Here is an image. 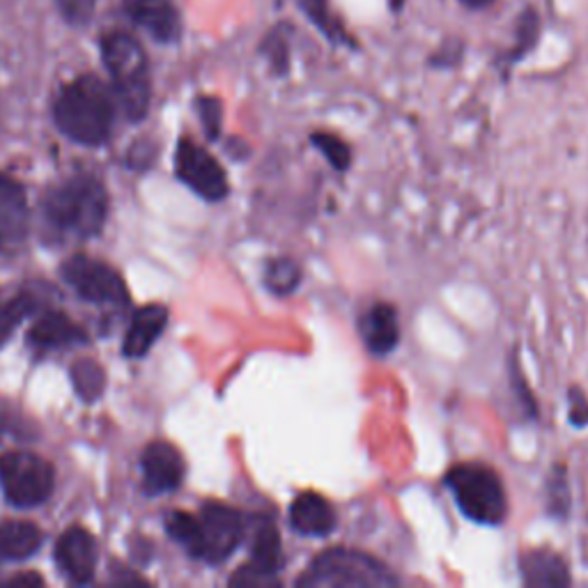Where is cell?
I'll return each instance as SVG.
<instances>
[{
    "label": "cell",
    "mask_w": 588,
    "mask_h": 588,
    "mask_svg": "<svg viewBox=\"0 0 588 588\" xmlns=\"http://www.w3.org/2000/svg\"><path fill=\"white\" fill-rule=\"evenodd\" d=\"M58 130L81 145L97 147L109 141L113 127V104L109 87L92 74L74 79L60 90L53 104Z\"/></svg>",
    "instance_id": "6da1fadb"
},
{
    "label": "cell",
    "mask_w": 588,
    "mask_h": 588,
    "mask_svg": "<svg viewBox=\"0 0 588 588\" xmlns=\"http://www.w3.org/2000/svg\"><path fill=\"white\" fill-rule=\"evenodd\" d=\"M106 209L109 196L92 175H74L44 198V219L60 237H95L106 221Z\"/></svg>",
    "instance_id": "7a4b0ae2"
},
{
    "label": "cell",
    "mask_w": 588,
    "mask_h": 588,
    "mask_svg": "<svg viewBox=\"0 0 588 588\" xmlns=\"http://www.w3.org/2000/svg\"><path fill=\"white\" fill-rule=\"evenodd\" d=\"M102 60L111 74L117 102L132 122L145 117L149 109V68L147 55L136 38L125 30H113L102 40Z\"/></svg>",
    "instance_id": "3957f363"
},
{
    "label": "cell",
    "mask_w": 588,
    "mask_h": 588,
    "mask_svg": "<svg viewBox=\"0 0 588 588\" xmlns=\"http://www.w3.org/2000/svg\"><path fill=\"white\" fill-rule=\"evenodd\" d=\"M446 485L460 513L483 526H499L508 517V499L499 474L478 462H462L446 474Z\"/></svg>",
    "instance_id": "277c9868"
},
{
    "label": "cell",
    "mask_w": 588,
    "mask_h": 588,
    "mask_svg": "<svg viewBox=\"0 0 588 588\" xmlns=\"http://www.w3.org/2000/svg\"><path fill=\"white\" fill-rule=\"evenodd\" d=\"M398 584L395 575L375 556L348 547H331L311 561L297 586L306 588H378Z\"/></svg>",
    "instance_id": "5b68a950"
},
{
    "label": "cell",
    "mask_w": 588,
    "mask_h": 588,
    "mask_svg": "<svg viewBox=\"0 0 588 588\" xmlns=\"http://www.w3.org/2000/svg\"><path fill=\"white\" fill-rule=\"evenodd\" d=\"M0 485L17 508H35L53 489V467L40 455L14 451L0 457Z\"/></svg>",
    "instance_id": "8992f818"
},
{
    "label": "cell",
    "mask_w": 588,
    "mask_h": 588,
    "mask_svg": "<svg viewBox=\"0 0 588 588\" xmlns=\"http://www.w3.org/2000/svg\"><path fill=\"white\" fill-rule=\"evenodd\" d=\"M200 545L196 559L205 564H224L241 545L246 534L244 515L226 504L209 502L203 506L200 515Z\"/></svg>",
    "instance_id": "52a82bcc"
},
{
    "label": "cell",
    "mask_w": 588,
    "mask_h": 588,
    "mask_svg": "<svg viewBox=\"0 0 588 588\" xmlns=\"http://www.w3.org/2000/svg\"><path fill=\"white\" fill-rule=\"evenodd\" d=\"M63 278L85 301L106 303V306L130 303V292L120 274L95 258L87 256L70 258L63 265Z\"/></svg>",
    "instance_id": "ba28073f"
},
{
    "label": "cell",
    "mask_w": 588,
    "mask_h": 588,
    "mask_svg": "<svg viewBox=\"0 0 588 588\" xmlns=\"http://www.w3.org/2000/svg\"><path fill=\"white\" fill-rule=\"evenodd\" d=\"M175 173L192 192L209 203L228 196V177L212 154L192 138H182L175 152Z\"/></svg>",
    "instance_id": "9c48e42d"
},
{
    "label": "cell",
    "mask_w": 588,
    "mask_h": 588,
    "mask_svg": "<svg viewBox=\"0 0 588 588\" xmlns=\"http://www.w3.org/2000/svg\"><path fill=\"white\" fill-rule=\"evenodd\" d=\"M283 545L278 529L269 519H260L254 529L251 561L230 579L239 586H267L276 584V575L283 568Z\"/></svg>",
    "instance_id": "30bf717a"
},
{
    "label": "cell",
    "mask_w": 588,
    "mask_h": 588,
    "mask_svg": "<svg viewBox=\"0 0 588 588\" xmlns=\"http://www.w3.org/2000/svg\"><path fill=\"white\" fill-rule=\"evenodd\" d=\"M125 14L162 44H175L182 38V17L173 0H122Z\"/></svg>",
    "instance_id": "8fae6325"
},
{
    "label": "cell",
    "mask_w": 588,
    "mask_h": 588,
    "mask_svg": "<svg viewBox=\"0 0 588 588\" xmlns=\"http://www.w3.org/2000/svg\"><path fill=\"white\" fill-rule=\"evenodd\" d=\"M55 561L74 584H87L97 568V543L81 526L65 532L55 545Z\"/></svg>",
    "instance_id": "7c38bea8"
},
{
    "label": "cell",
    "mask_w": 588,
    "mask_h": 588,
    "mask_svg": "<svg viewBox=\"0 0 588 588\" xmlns=\"http://www.w3.org/2000/svg\"><path fill=\"white\" fill-rule=\"evenodd\" d=\"M143 483L149 497L166 494L179 487L184 478V462L175 446L166 442H154L143 451L141 460Z\"/></svg>",
    "instance_id": "4fadbf2b"
},
{
    "label": "cell",
    "mask_w": 588,
    "mask_h": 588,
    "mask_svg": "<svg viewBox=\"0 0 588 588\" xmlns=\"http://www.w3.org/2000/svg\"><path fill=\"white\" fill-rule=\"evenodd\" d=\"M290 526L306 538H327L338 526L336 508L318 492H301L290 506Z\"/></svg>",
    "instance_id": "5bb4252c"
},
{
    "label": "cell",
    "mask_w": 588,
    "mask_h": 588,
    "mask_svg": "<svg viewBox=\"0 0 588 588\" xmlns=\"http://www.w3.org/2000/svg\"><path fill=\"white\" fill-rule=\"evenodd\" d=\"M359 333L365 348L373 354H391L400 343L398 311L386 301H375L373 306H368L359 318Z\"/></svg>",
    "instance_id": "9a60e30c"
},
{
    "label": "cell",
    "mask_w": 588,
    "mask_h": 588,
    "mask_svg": "<svg viewBox=\"0 0 588 588\" xmlns=\"http://www.w3.org/2000/svg\"><path fill=\"white\" fill-rule=\"evenodd\" d=\"M28 230V200L19 182L0 173V249L21 244Z\"/></svg>",
    "instance_id": "2e32d148"
},
{
    "label": "cell",
    "mask_w": 588,
    "mask_h": 588,
    "mask_svg": "<svg viewBox=\"0 0 588 588\" xmlns=\"http://www.w3.org/2000/svg\"><path fill=\"white\" fill-rule=\"evenodd\" d=\"M522 579L526 586H568L570 572L566 561L551 549H532L522 554Z\"/></svg>",
    "instance_id": "e0dca14e"
},
{
    "label": "cell",
    "mask_w": 588,
    "mask_h": 588,
    "mask_svg": "<svg viewBox=\"0 0 588 588\" xmlns=\"http://www.w3.org/2000/svg\"><path fill=\"white\" fill-rule=\"evenodd\" d=\"M168 311L164 306H147L134 316L132 327L125 338V354L138 359L149 352V348L157 343L162 331L166 329Z\"/></svg>",
    "instance_id": "ac0fdd59"
},
{
    "label": "cell",
    "mask_w": 588,
    "mask_h": 588,
    "mask_svg": "<svg viewBox=\"0 0 588 588\" xmlns=\"http://www.w3.org/2000/svg\"><path fill=\"white\" fill-rule=\"evenodd\" d=\"M28 340L38 348H70L85 343L87 333L63 313H47L30 329Z\"/></svg>",
    "instance_id": "d6986e66"
},
{
    "label": "cell",
    "mask_w": 588,
    "mask_h": 588,
    "mask_svg": "<svg viewBox=\"0 0 588 588\" xmlns=\"http://www.w3.org/2000/svg\"><path fill=\"white\" fill-rule=\"evenodd\" d=\"M42 547V532L30 522L0 524V564L30 559Z\"/></svg>",
    "instance_id": "ffe728a7"
},
{
    "label": "cell",
    "mask_w": 588,
    "mask_h": 588,
    "mask_svg": "<svg viewBox=\"0 0 588 588\" xmlns=\"http://www.w3.org/2000/svg\"><path fill=\"white\" fill-rule=\"evenodd\" d=\"M297 6L301 10V14L311 21L320 33L340 47H352L354 40L352 35L345 30L343 21H340L333 12H331V0H297Z\"/></svg>",
    "instance_id": "44dd1931"
},
{
    "label": "cell",
    "mask_w": 588,
    "mask_h": 588,
    "mask_svg": "<svg viewBox=\"0 0 588 588\" xmlns=\"http://www.w3.org/2000/svg\"><path fill=\"white\" fill-rule=\"evenodd\" d=\"M301 267L292 258H274L265 267V286L269 292L283 297L299 288Z\"/></svg>",
    "instance_id": "7402d4cb"
},
{
    "label": "cell",
    "mask_w": 588,
    "mask_h": 588,
    "mask_svg": "<svg viewBox=\"0 0 588 588\" xmlns=\"http://www.w3.org/2000/svg\"><path fill=\"white\" fill-rule=\"evenodd\" d=\"M540 30H543V21H540V14L529 8L524 10L517 19V25H515V42H513V49L508 53V63H517V60L529 55V51L536 49L538 40H540Z\"/></svg>",
    "instance_id": "603a6c76"
},
{
    "label": "cell",
    "mask_w": 588,
    "mask_h": 588,
    "mask_svg": "<svg viewBox=\"0 0 588 588\" xmlns=\"http://www.w3.org/2000/svg\"><path fill=\"white\" fill-rule=\"evenodd\" d=\"M72 384L85 402H95L104 393L106 375H104V370L97 361L79 359L72 365Z\"/></svg>",
    "instance_id": "cb8c5ba5"
},
{
    "label": "cell",
    "mask_w": 588,
    "mask_h": 588,
    "mask_svg": "<svg viewBox=\"0 0 588 588\" xmlns=\"http://www.w3.org/2000/svg\"><path fill=\"white\" fill-rule=\"evenodd\" d=\"M260 51L278 76H286L290 72V38L286 25H274L265 35Z\"/></svg>",
    "instance_id": "d4e9b609"
},
{
    "label": "cell",
    "mask_w": 588,
    "mask_h": 588,
    "mask_svg": "<svg viewBox=\"0 0 588 588\" xmlns=\"http://www.w3.org/2000/svg\"><path fill=\"white\" fill-rule=\"evenodd\" d=\"M166 529L173 540H177L184 549H187L194 559L198 556V545H200V522L196 515L189 513H171L166 517Z\"/></svg>",
    "instance_id": "484cf974"
},
{
    "label": "cell",
    "mask_w": 588,
    "mask_h": 588,
    "mask_svg": "<svg viewBox=\"0 0 588 588\" xmlns=\"http://www.w3.org/2000/svg\"><path fill=\"white\" fill-rule=\"evenodd\" d=\"M547 513L551 517H566L570 510V487H568V476L561 464H556L554 472L547 478Z\"/></svg>",
    "instance_id": "4316f807"
},
{
    "label": "cell",
    "mask_w": 588,
    "mask_h": 588,
    "mask_svg": "<svg viewBox=\"0 0 588 588\" xmlns=\"http://www.w3.org/2000/svg\"><path fill=\"white\" fill-rule=\"evenodd\" d=\"M313 145L324 154L327 162L336 168V171H348L350 162H352V152L348 147V143L329 132H318L311 136Z\"/></svg>",
    "instance_id": "83f0119b"
},
{
    "label": "cell",
    "mask_w": 588,
    "mask_h": 588,
    "mask_svg": "<svg viewBox=\"0 0 588 588\" xmlns=\"http://www.w3.org/2000/svg\"><path fill=\"white\" fill-rule=\"evenodd\" d=\"M33 299H28V297H17L8 303H0V345L6 343V340L12 336L14 327L28 316V313H33Z\"/></svg>",
    "instance_id": "f1b7e54d"
},
{
    "label": "cell",
    "mask_w": 588,
    "mask_h": 588,
    "mask_svg": "<svg viewBox=\"0 0 588 588\" xmlns=\"http://www.w3.org/2000/svg\"><path fill=\"white\" fill-rule=\"evenodd\" d=\"M196 109L200 115L203 127L209 136V141H216L221 136V122H224V106L216 97H198Z\"/></svg>",
    "instance_id": "f546056e"
},
{
    "label": "cell",
    "mask_w": 588,
    "mask_h": 588,
    "mask_svg": "<svg viewBox=\"0 0 588 588\" xmlns=\"http://www.w3.org/2000/svg\"><path fill=\"white\" fill-rule=\"evenodd\" d=\"M58 6L63 17L74 25L87 23L90 17L95 14V0H58Z\"/></svg>",
    "instance_id": "4dcf8cb0"
},
{
    "label": "cell",
    "mask_w": 588,
    "mask_h": 588,
    "mask_svg": "<svg viewBox=\"0 0 588 588\" xmlns=\"http://www.w3.org/2000/svg\"><path fill=\"white\" fill-rule=\"evenodd\" d=\"M570 421L577 427L588 425V398L581 389H570Z\"/></svg>",
    "instance_id": "1f68e13d"
},
{
    "label": "cell",
    "mask_w": 588,
    "mask_h": 588,
    "mask_svg": "<svg viewBox=\"0 0 588 588\" xmlns=\"http://www.w3.org/2000/svg\"><path fill=\"white\" fill-rule=\"evenodd\" d=\"M457 3H460L462 8L472 10V12H478V10H485V8H489V6L494 3V0H457Z\"/></svg>",
    "instance_id": "d6a6232c"
},
{
    "label": "cell",
    "mask_w": 588,
    "mask_h": 588,
    "mask_svg": "<svg viewBox=\"0 0 588 588\" xmlns=\"http://www.w3.org/2000/svg\"><path fill=\"white\" fill-rule=\"evenodd\" d=\"M28 581H30V584H42V579H40L38 575H28V577H14V579H12V584H28Z\"/></svg>",
    "instance_id": "836d02e7"
}]
</instances>
